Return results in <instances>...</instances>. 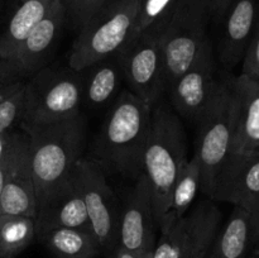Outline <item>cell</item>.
Returning <instances> with one entry per match:
<instances>
[{"label":"cell","mask_w":259,"mask_h":258,"mask_svg":"<svg viewBox=\"0 0 259 258\" xmlns=\"http://www.w3.org/2000/svg\"><path fill=\"white\" fill-rule=\"evenodd\" d=\"M152 106L129 90L120 91L94 142L93 153L104 171L137 180L143 174V153Z\"/></svg>","instance_id":"6da1fadb"},{"label":"cell","mask_w":259,"mask_h":258,"mask_svg":"<svg viewBox=\"0 0 259 258\" xmlns=\"http://www.w3.org/2000/svg\"><path fill=\"white\" fill-rule=\"evenodd\" d=\"M187 159V138L181 119L159 100L152 108L151 129L143 153V175L151 187L157 227L166 214L172 187Z\"/></svg>","instance_id":"7a4b0ae2"},{"label":"cell","mask_w":259,"mask_h":258,"mask_svg":"<svg viewBox=\"0 0 259 258\" xmlns=\"http://www.w3.org/2000/svg\"><path fill=\"white\" fill-rule=\"evenodd\" d=\"M28 139L30 172L39 202L65 181L82 157L86 138L83 116L50 125L23 129Z\"/></svg>","instance_id":"3957f363"},{"label":"cell","mask_w":259,"mask_h":258,"mask_svg":"<svg viewBox=\"0 0 259 258\" xmlns=\"http://www.w3.org/2000/svg\"><path fill=\"white\" fill-rule=\"evenodd\" d=\"M83 101L82 72L63 66H46L24 81L20 125H50L80 115Z\"/></svg>","instance_id":"277c9868"},{"label":"cell","mask_w":259,"mask_h":258,"mask_svg":"<svg viewBox=\"0 0 259 258\" xmlns=\"http://www.w3.org/2000/svg\"><path fill=\"white\" fill-rule=\"evenodd\" d=\"M138 0H113L91 15L80 28L68 66L82 71L120 52L133 38Z\"/></svg>","instance_id":"5b68a950"},{"label":"cell","mask_w":259,"mask_h":258,"mask_svg":"<svg viewBox=\"0 0 259 258\" xmlns=\"http://www.w3.org/2000/svg\"><path fill=\"white\" fill-rule=\"evenodd\" d=\"M209 19L207 0H177L169 14L159 23L166 91L191 65L207 39Z\"/></svg>","instance_id":"8992f818"},{"label":"cell","mask_w":259,"mask_h":258,"mask_svg":"<svg viewBox=\"0 0 259 258\" xmlns=\"http://www.w3.org/2000/svg\"><path fill=\"white\" fill-rule=\"evenodd\" d=\"M197 123L199 137L194 156L201 168V192L210 199L218 171L232 148L234 96L229 76L219 80L214 98Z\"/></svg>","instance_id":"52a82bcc"},{"label":"cell","mask_w":259,"mask_h":258,"mask_svg":"<svg viewBox=\"0 0 259 258\" xmlns=\"http://www.w3.org/2000/svg\"><path fill=\"white\" fill-rule=\"evenodd\" d=\"M119 55L128 90L153 108L166 94L159 23L131 39Z\"/></svg>","instance_id":"ba28073f"},{"label":"cell","mask_w":259,"mask_h":258,"mask_svg":"<svg viewBox=\"0 0 259 258\" xmlns=\"http://www.w3.org/2000/svg\"><path fill=\"white\" fill-rule=\"evenodd\" d=\"M67 18L61 0H55L46 17L28 33L12 55L0 62V83L27 81L48 65Z\"/></svg>","instance_id":"9c48e42d"},{"label":"cell","mask_w":259,"mask_h":258,"mask_svg":"<svg viewBox=\"0 0 259 258\" xmlns=\"http://www.w3.org/2000/svg\"><path fill=\"white\" fill-rule=\"evenodd\" d=\"M75 175L100 250L110 253L118 244L120 204L106 181L105 171L95 161L81 158Z\"/></svg>","instance_id":"30bf717a"},{"label":"cell","mask_w":259,"mask_h":258,"mask_svg":"<svg viewBox=\"0 0 259 258\" xmlns=\"http://www.w3.org/2000/svg\"><path fill=\"white\" fill-rule=\"evenodd\" d=\"M218 83L214 50L207 38L191 65L167 89L166 94L177 115L199 121L214 98Z\"/></svg>","instance_id":"8fae6325"},{"label":"cell","mask_w":259,"mask_h":258,"mask_svg":"<svg viewBox=\"0 0 259 258\" xmlns=\"http://www.w3.org/2000/svg\"><path fill=\"white\" fill-rule=\"evenodd\" d=\"M210 200L253 211L259 201V149L229 152L215 177Z\"/></svg>","instance_id":"7c38bea8"},{"label":"cell","mask_w":259,"mask_h":258,"mask_svg":"<svg viewBox=\"0 0 259 258\" xmlns=\"http://www.w3.org/2000/svg\"><path fill=\"white\" fill-rule=\"evenodd\" d=\"M157 229L151 187L142 174L120 204L116 245L132 250H153Z\"/></svg>","instance_id":"4fadbf2b"},{"label":"cell","mask_w":259,"mask_h":258,"mask_svg":"<svg viewBox=\"0 0 259 258\" xmlns=\"http://www.w3.org/2000/svg\"><path fill=\"white\" fill-rule=\"evenodd\" d=\"M222 222V211L215 201L207 199L159 232L152 258H181L191 248L207 238H214Z\"/></svg>","instance_id":"5bb4252c"},{"label":"cell","mask_w":259,"mask_h":258,"mask_svg":"<svg viewBox=\"0 0 259 258\" xmlns=\"http://www.w3.org/2000/svg\"><path fill=\"white\" fill-rule=\"evenodd\" d=\"M35 228L37 235L56 228L91 230L90 219L76 180L75 168L65 181L55 187L39 202L35 215Z\"/></svg>","instance_id":"9a60e30c"},{"label":"cell","mask_w":259,"mask_h":258,"mask_svg":"<svg viewBox=\"0 0 259 258\" xmlns=\"http://www.w3.org/2000/svg\"><path fill=\"white\" fill-rule=\"evenodd\" d=\"M258 5L259 0H233L220 19L223 28L218 55L227 70H232L244 58L254 30Z\"/></svg>","instance_id":"2e32d148"},{"label":"cell","mask_w":259,"mask_h":258,"mask_svg":"<svg viewBox=\"0 0 259 258\" xmlns=\"http://www.w3.org/2000/svg\"><path fill=\"white\" fill-rule=\"evenodd\" d=\"M234 96V131L230 152L259 149V80L229 76Z\"/></svg>","instance_id":"e0dca14e"},{"label":"cell","mask_w":259,"mask_h":258,"mask_svg":"<svg viewBox=\"0 0 259 258\" xmlns=\"http://www.w3.org/2000/svg\"><path fill=\"white\" fill-rule=\"evenodd\" d=\"M82 72L83 101L93 108H101L116 99L124 81L120 55L110 56L89 66Z\"/></svg>","instance_id":"ac0fdd59"},{"label":"cell","mask_w":259,"mask_h":258,"mask_svg":"<svg viewBox=\"0 0 259 258\" xmlns=\"http://www.w3.org/2000/svg\"><path fill=\"white\" fill-rule=\"evenodd\" d=\"M38 199L29 166L28 148L0 195V214L29 217L35 220Z\"/></svg>","instance_id":"d6986e66"},{"label":"cell","mask_w":259,"mask_h":258,"mask_svg":"<svg viewBox=\"0 0 259 258\" xmlns=\"http://www.w3.org/2000/svg\"><path fill=\"white\" fill-rule=\"evenodd\" d=\"M55 0H18L0 34V62L7 60L28 33L46 17Z\"/></svg>","instance_id":"ffe728a7"},{"label":"cell","mask_w":259,"mask_h":258,"mask_svg":"<svg viewBox=\"0 0 259 258\" xmlns=\"http://www.w3.org/2000/svg\"><path fill=\"white\" fill-rule=\"evenodd\" d=\"M199 191H201V168L196 157L192 156L187 159L175 181L167 211L158 223L159 232L168 229L189 212Z\"/></svg>","instance_id":"44dd1931"},{"label":"cell","mask_w":259,"mask_h":258,"mask_svg":"<svg viewBox=\"0 0 259 258\" xmlns=\"http://www.w3.org/2000/svg\"><path fill=\"white\" fill-rule=\"evenodd\" d=\"M250 245V214L234 206L224 227L218 230L206 258H245Z\"/></svg>","instance_id":"7402d4cb"},{"label":"cell","mask_w":259,"mask_h":258,"mask_svg":"<svg viewBox=\"0 0 259 258\" xmlns=\"http://www.w3.org/2000/svg\"><path fill=\"white\" fill-rule=\"evenodd\" d=\"M56 258H94L100 247L91 230L56 228L37 235Z\"/></svg>","instance_id":"603a6c76"},{"label":"cell","mask_w":259,"mask_h":258,"mask_svg":"<svg viewBox=\"0 0 259 258\" xmlns=\"http://www.w3.org/2000/svg\"><path fill=\"white\" fill-rule=\"evenodd\" d=\"M35 238L37 228L33 218L0 214V258H15Z\"/></svg>","instance_id":"cb8c5ba5"},{"label":"cell","mask_w":259,"mask_h":258,"mask_svg":"<svg viewBox=\"0 0 259 258\" xmlns=\"http://www.w3.org/2000/svg\"><path fill=\"white\" fill-rule=\"evenodd\" d=\"M24 98V81L0 83V134L13 131L20 123Z\"/></svg>","instance_id":"d4e9b609"},{"label":"cell","mask_w":259,"mask_h":258,"mask_svg":"<svg viewBox=\"0 0 259 258\" xmlns=\"http://www.w3.org/2000/svg\"><path fill=\"white\" fill-rule=\"evenodd\" d=\"M176 2L177 0H138V13L133 38L161 23L169 14Z\"/></svg>","instance_id":"484cf974"},{"label":"cell","mask_w":259,"mask_h":258,"mask_svg":"<svg viewBox=\"0 0 259 258\" xmlns=\"http://www.w3.org/2000/svg\"><path fill=\"white\" fill-rule=\"evenodd\" d=\"M28 148V139L25 133H15L9 148L4 153V156L0 158V195L3 189L7 185L8 180L15 171V168L19 164L20 159L23 158L24 153Z\"/></svg>","instance_id":"4316f807"},{"label":"cell","mask_w":259,"mask_h":258,"mask_svg":"<svg viewBox=\"0 0 259 258\" xmlns=\"http://www.w3.org/2000/svg\"><path fill=\"white\" fill-rule=\"evenodd\" d=\"M110 2L113 0H75L67 9V17H70L73 27L78 29L91 15Z\"/></svg>","instance_id":"83f0119b"},{"label":"cell","mask_w":259,"mask_h":258,"mask_svg":"<svg viewBox=\"0 0 259 258\" xmlns=\"http://www.w3.org/2000/svg\"><path fill=\"white\" fill-rule=\"evenodd\" d=\"M242 68L243 75L250 76V77L259 80V5L254 30H253L252 39L248 46L244 58H243Z\"/></svg>","instance_id":"f1b7e54d"},{"label":"cell","mask_w":259,"mask_h":258,"mask_svg":"<svg viewBox=\"0 0 259 258\" xmlns=\"http://www.w3.org/2000/svg\"><path fill=\"white\" fill-rule=\"evenodd\" d=\"M153 250H132L116 245L110 253L109 258H152Z\"/></svg>","instance_id":"f546056e"},{"label":"cell","mask_w":259,"mask_h":258,"mask_svg":"<svg viewBox=\"0 0 259 258\" xmlns=\"http://www.w3.org/2000/svg\"><path fill=\"white\" fill-rule=\"evenodd\" d=\"M233 0H207V7H209L210 17L220 20Z\"/></svg>","instance_id":"4dcf8cb0"},{"label":"cell","mask_w":259,"mask_h":258,"mask_svg":"<svg viewBox=\"0 0 259 258\" xmlns=\"http://www.w3.org/2000/svg\"><path fill=\"white\" fill-rule=\"evenodd\" d=\"M15 133H17V132L9 131V132H7V133L0 134V158L4 156V153L7 152V149L9 148L13 138L15 137Z\"/></svg>","instance_id":"1f68e13d"},{"label":"cell","mask_w":259,"mask_h":258,"mask_svg":"<svg viewBox=\"0 0 259 258\" xmlns=\"http://www.w3.org/2000/svg\"><path fill=\"white\" fill-rule=\"evenodd\" d=\"M259 228V201L255 205V207L253 209V211L250 212V233H253L254 230H257Z\"/></svg>","instance_id":"d6a6232c"},{"label":"cell","mask_w":259,"mask_h":258,"mask_svg":"<svg viewBox=\"0 0 259 258\" xmlns=\"http://www.w3.org/2000/svg\"><path fill=\"white\" fill-rule=\"evenodd\" d=\"M250 244L253 245L259 244V228L257 230H254L253 233H250Z\"/></svg>","instance_id":"836d02e7"},{"label":"cell","mask_w":259,"mask_h":258,"mask_svg":"<svg viewBox=\"0 0 259 258\" xmlns=\"http://www.w3.org/2000/svg\"><path fill=\"white\" fill-rule=\"evenodd\" d=\"M61 2H62V4L66 7V10H67L68 8H70L71 5H72V3L75 2V0H61Z\"/></svg>","instance_id":"e575fe53"},{"label":"cell","mask_w":259,"mask_h":258,"mask_svg":"<svg viewBox=\"0 0 259 258\" xmlns=\"http://www.w3.org/2000/svg\"><path fill=\"white\" fill-rule=\"evenodd\" d=\"M253 258H259V244L255 245V249L253 252Z\"/></svg>","instance_id":"d590c367"},{"label":"cell","mask_w":259,"mask_h":258,"mask_svg":"<svg viewBox=\"0 0 259 258\" xmlns=\"http://www.w3.org/2000/svg\"><path fill=\"white\" fill-rule=\"evenodd\" d=\"M0 2H2V0H0Z\"/></svg>","instance_id":"8d00e7d4"}]
</instances>
